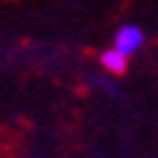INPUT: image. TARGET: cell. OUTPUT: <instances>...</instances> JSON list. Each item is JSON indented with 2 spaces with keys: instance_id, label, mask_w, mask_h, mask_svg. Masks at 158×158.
<instances>
[{
  "instance_id": "6da1fadb",
  "label": "cell",
  "mask_w": 158,
  "mask_h": 158,
  "mask_svg": "<svg viewBox=\"0 0 158 158\" xmlns=\"http://www.w3.org/2000/svg\"><path fill=\"white\" fill-rule=\"evenodd\" d=\"M142 43H145V32H142L139 27L137 24H123L115 32L113 46H115L118 51H123L126 56H131V54H137V51L142 48Z\"/></svg>"
},
{
  "instance_id": "7a4b0ae2",
  "label": "cell",
  "mask_w": 158,
  "mask_h": 158,
  "mask_svg": "<svg viewBox=\"0 0 158 158\" xmlns=\"http://www.w3.org/2000/svg\"><path fill=\"white\" fill-rule=\"evenodd\" d=\"M99 64H102V70H107L110 75H123L126 70H129V56H126L123 51H118L115 46H113V48L102 51Z\"/></svg>"
}]
</instances>
